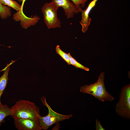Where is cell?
<instances>
[{"instance_id":"obj_1","label":"cell","mask_w":130,"mask_h":130,"mask_svg":"<svg viewBox=\"0 0 130 130\" xmlns=\"http://www.w3.org/2000/svg\"><path fill=\"white\" fill-rule=\"evenodd\" d=\"M11 116L15 118H29L36 119L40 115L39 108L34 103L28 100H20L17 101L11 108Z\"/></svg>"},{"instance_id":"obj_2","label":"cell","mask_w":130,"mask_h":130,"mask_svg":"<svg viewBox=\"0 0 130 130\" xmlns=\"http://www.w3.org/2000/svg\"><path fill=\"white\" fill-rule=\"evenodd\" d=\"M104 74L103 72H101L98 80L95 83L81 87L80 91L84 93L92 95L101 101L111 102L115 100V98L108 92L105 87Z\"/></svg>"},{"instance_id":"obj_3","label":"cell","mask_w":130,"mask_h":130,"mask_svg":"<svg viewBox=\"0 0 130 130\" xmlns=\"http://www.w3.org/2000/svg\"><path fill=\"white\" fill-rule=\"evenodd\" d=\"M40 99L42 102L46 106L48 110V113L46 116L42 117L39 115V117L42 130H47L53 124L67 119H68L73 115L72 114L64 115L57 113L53 110L48 104L45 97H42Z\"/></svg>"},{"instance_id":"obj_4","label":"cell","mask_w":130,"mask_h":130,"mask_svg":"<svg viewBox=\"0 0 130 130\" xmlns=\"http://www.w3.org/2000/svg\"><path fill=\"white\" fill-rule=\"evenodd\" d=\"M115 109L119 116L124 119H130V84L122 89Z\"/></svg>"},{"instance_id":"obj_5","label":"cell","mask_w":130,"mask_h":130,"mask_svg":"<svg viewBox=\"0 0 130 130\" xmlns=\"http://www.w3.org/2000/svg\"><path fill=\"white\" fill-rule=\"evenodd\" d=\"M58 8L52 0L50 3H45L42 7L41 11L44 20L48 29L61 27V21L58 19L57 14Z\"/></svg>"},{"instance_id":"obj_6","label":"cell","mask_w":130,"mask_h":130,"mask_svg":"<svg viewBox=\"0 0 130 130\" xmlns=\"http://www.w3.org/2000/svg\"><path fill=\"white\" fill-rule=\"evenodd\" d=\"M14 123L18 130H42L39 118H14Z\"/></svg>"},{"instance_id":"obj_7","label":"cell","mask_w":130,"mask_h":130,"mask_svg":"<svg viewBox=\"0 0 130 130\" xmlns=\"http://www.w3.org/2000/svg\"><path fill=\"white\" fill-rule=\"evenodd\" d=\"M98 0H93L89 4L87 8L84 10L82 7L78 8L79 12L81 13V19L79 23L82 26V31L83 32L85 33L88 30L92 20L89 17L90 12L95 6Z\"/></svg>"},{"instance_id":"obj_8","label":"cell","mask_w":130,"mask_h":130,"mask_svg":"<svg viewBox=\"0 0 130 130\" xmlns=\"http://www.w3.org/2000/svg\"><path fill=\"white\" fill-rule=\"evenodd\" d=\"M57 6L62 7L67 19L73 18L79 12L76 6L69 0H52Z\"/></svg>"},{"instance_id":"obj_9","label":"cell","mask_w":130,"mask_h":130,"mask_svg":"<svg viewBox=\"0 0 130 130\" xmlns=\"http://www.w3.org/2000/svg\"><path fill=\"white\" fill-rule=\"evenodd\" d=\"M13 19L16 21L20 20L21 25L22 27L24 28H26L31 25H35L40 19V18L36 15L32 18H29L26 17L23 12L17 11L13 15Z\"/></svg>"},{"instance_id":"obj_10","label":"cell","mask_w":130,"mask_h":130,"mask_svg":"<svg viewBox=\"0 0 130 130\" xmlns=\"http://www.w3.org/2000/svg\"><path fill=\"white\" fill-rule=\"evenodd\" d=\"M6 66L4 69V72L3 75L0 78V106L2 104L1 101V98L6 87L8 78V73L10 69V65L7 64Z\"/></svg>"},{"instance_id":"obj_11","label":"cell","mask_w":130,"mask_h":130,"mask_svg":"<svg viewBox=\"0 0 130 130\" xmlns=\"http://www.w3.org/2000/svg\"><path fill=\"white\" fill-rule=\"evenodd\" d=\"M12 114L11 108L6 104L0 106V127L2 123L5 122V118L7 116H11Z\"/></svg>"},{"instance_id":"obj_12","label":"cell","mask_w":130,"mask_h":130,"mask_svg":"<svg viewBox=\"0 0 130 130\" xmlns=\"http://www.w3.org/2000/svg\"><path fill=\"white\" fill-rule=\"evenodd\" d=\"M11 13L10 7L0 2V17L2 19H7L11 15Z\"/></svg>"},{"instance_id":"obj_13","label":"cell","mask_w":130,"mask_h":130,"mask_svg":"<svg viewBox=\"0 0 130 130\" xmlns=\"http://www.w3.org/2000/svg\"><path fill=\"white\" fill-rule=\"evenodd\" d=\"M0 2L4 5L13 8L17 11L23 12L21 10V6L13 0H0Z\"/></svg>"},{"instance_id":"obj_14","label":"cell","mask_w":130,"mask_h":130,"mask_svg":"<svg viewBox=\"0 0 130 130\" xmlns=\"http://www.w3.org/2000/svg\"><path fill=\"white\" fill-rule=\"evenodd\" d=\"M55 50L57 54L59 55L68 65H71L68 53H67L62 51L60 48L59 45L56 46Z\"/></svg>"},{"instance_id":"obj_15","label":"cell","mask_w":130,"mask_h":130,"mask_svg":"<svg viewBox=\"0 0 130 130\" xmlns=\"http://www.w3.org/2000/svg\"><path fill=\"white\" fill-rule=\"evenodd\" d=\"M68 53L71 65L74 66L77 68H80L87 71H89V68L84 66L78 62L71 56L70 53Z\"/></svg>"},{"instance_id":"obj_16","label":"cell","mask_w":130,"mask_h":130,"mask_svg":"<svg viewBox=\"0 0 130 130\" xmlns=\"http://www.w3.org/2000/svg\"><path fill=\"white\" fill-rule=\"evenodd\" d=\"M71 0L78 8L80 7L84 8L86 5V3L88 0Z\"/></svg>"},{"instance_id":"obj_17","label":"cell","mask_w":130,"mask_h":130,"mask_svg":"<svg viewBox=\"0 0 130 130\" xmlns=\"http://www.w3.org/2000/svg\"><path fill=\"white\" fill-rule=\"evenodd\" d=\"M96 130H105L101 125L99 120H98L96 118Z\"/></svg>"},{"instance_id":"obj_18","label":"cell","mask_w":130,"mask_h":130,"mask_svg":"<svg viewBox=\"0 0 130 130\" xmlns=\"http://www.w3.org/2000/svg\"><path fill=\"white\" fill-rule=\"evenodd\" d=\"M60 128V124L58 123H56V125L52 128V130H59Z\"/></svg>"},{"instance_id":"obj_19","label":"cell","mask_w":130,"mask_h":130,"mask_svg":"<svg viewBox=\"0 0 130 130\" xmlns=\"http://www.w3.org/2000/svg\"><path fill=\"white\" fill-rule=\"evenodd\" d=\"M26 0H23V1H22V4L21 5V11H23V5H24V4L25 2V1Z\"/></svg>"},{"instance_id":"obj_20","label":"cell","mask_w":130,"mask_h":130,"mask_svg":"<svg viewBox=\"0 0 130 130\" xmlns=\"http://www.w3.org/2000/svg\"><path fill=\"white\" fill-rule=\"evenodd\" d=\"M20 2H22L23 0H18Z\"/></svg>"},{"instance_id":"obj_21","label":"cell","mask_w":130,"mask_h":130,"mask_svg":"<svg viewBox=\"0 0 130 130\" xmlns=\"http://www.w3.org/2000/svg\"></svg>"}]
</instances>
